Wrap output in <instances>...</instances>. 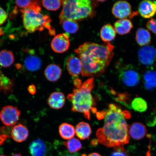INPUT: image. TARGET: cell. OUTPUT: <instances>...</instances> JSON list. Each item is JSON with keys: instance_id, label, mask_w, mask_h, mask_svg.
<instances>
[{"instance_id": "37", "label": "cell", "mask_w": 156, "mask_h": 156, "mask_svg": "<svg viewBox=\"0 0 156 156\" xmlns=\"http://www.w3.org/2000/svg\"><path fill=\"white\" fill-rule=\"evenodd\" d=\"M10 128L7 127H2L0 128V134H6V135L11 136L9 134L10 132Z\"/></svg>"}, {"instance_id": "4", "label": "cell", "mask_w": 156, "mask_h": 156, "mask_svg": "<svg viewBox=\"0 0 156 156\" xmlns=\"http://www.w3.org/2000/svg\"><path fill=\"white\" fill-rule=\"evenodd\" d=\"M63 9L59 19L60 23L66 19L78 21L93 15L94 3L89 0L62 1Z\"/></svg>"}, {"instance_id": "22", "label": "cell", "mask_w": 156, "mask_h": 156, "mask_svg": "<svg viewBox=\"0 0 156 156\" xmlns=\"http://www.w3.org/2000/svg\"><path fill=\"white\" fill-rule=\"evenodd\" d=\"M116 36L115 30L110 24H107L102 27L100 31V36L105 42H110L114 40Z\"/></svg>"}, {"instance_id": "30", "label": "cell", "mask_w": 156, "mask_h": 156, "mask_svg": "<svg viewBox=\"0 0 156 156\" xmlns=\"http://www.w3.org/2000/svg\"><path fill=\"white\" fill-rule=\"evenodd\" d=\"M131 106L136 112H143L147 110V104L145 99L141 97H136L132 101Z\"/></svg>"}, {"instance_id": "14", "label": "cell", "mask_w": 156, "mask_h": 156, "mask_svg": "<svg viewBox=\"0 0 156 156\" xmlns=\"http://www.w3.org/2000/svg\"><path fill=\"white\" fill-rule=\"evenodd\" d=\"M11 136L16 142L20 143L24 142L29 136L28 129L21 124L16 125L11 130Z\"/></svg>"}, {"instance_id": "17", "label": "cell", "mask_w": 156, "mask_h": 156, "mask_svg": "<svg viewBox=\"0 0 156 156\" xmlns=\"http://www.w3.org/2000/svg\"><path fill=\"white\" fill-rule=\"evenodd\" d=\"M44 75L48 81L55 82L61 77L62 70L59 66L56 64H50L44 70Z\"/></svg>"}, {"instance_id": "34", "label": "cell", "mask_w": 156, "mask_h": 156, "mask_svg": "<svg viewBox=\"0 0 156 156\" xmlns=\"http://www.w3.org/2000/svg\"><path fill=\"white\" fill-rule=\"evenodd\" d=\"M146 27L149 30L156 35V19H152L148 21Z\"/></svg>"}, {"instance_id": "11", "label": "cell", "mask_w": 156, "mask_h": 156, "mask_svg": "<svg viewBox=\"0 0 156 156\" xmlns=\"http://www.w3.org/2000/svg\"><path fill=\"white\" fill-rule=\"evenodd\" d=\"M29 151L32 156H48L49 147L43 140L36 139L31 142Z\"/></svg>"}, {"instance_id": "3", "label": "cell", "mask_w": 156, "mask_h": 156, "mask_svg": "<svg viewBox=\"0 0 156 156\" xmlns=\"http://www.w3.org/2000/svg\"><path fill=\"white\" fill-rule=\"evenodd\" d=\"M94 79L90 77L81 87L74 89L73 92L67 96L72 103V110L74 112L82 113L85 118L89 120L91 112H97L95 102L91 92L94 87Z\"/></svg>"}, {"instance_id": "1", "label": "cell", "mask_w": 156, "mask_h": 156, "mask_svg": "<svg viewBox=\"0 0 156 156\" xmlns=\"http://www.w3.org/2000/svg\"><path fill=\"white\" fill-rule=\"evenodd\" d=\"M96 113L98 118L104 119V126L96 132L99 143L114 148L129 143V127L126 119L130 118L131 115L128 111L123 110L116 105L110 104L107 109Z\"/></svg>"}, {"instance_id": "31", "label": "cell", "mask_w": 156, "mask_h": 156, "mask_svg": "<svg viewBox=\"0 0 156 156\" xmlns=\"http://www.w3.org/2000/svg\"><path fill=\"white\" fill-rule=\"evenodd\" d=\"M42 2L43 6L49 11L57 10L62 5V1L59 0H45Z\"/></svg>"}, {"instance_id": "36", "label": "cell", "mask_w": 156, "mask_h": 156, "mask_svg": "<svg viewBox=\"0 0 156 156\" xmlns=\"http://www.w3.org/2000/svg\"><path fill=\"white\" fill-rule=\"evenodd\" d=\"M152 116L148 117L146 122L147 125L150 126H154L156 124V116Z\"/></svg>"}, {"instance_id": "15", "label": "cell", "mask_w": 156, "mask_h": 156, "mask_svg": "<svg viewBox=\"0 0 156 156\" xmlns=\"http://www.w3.org/2000/svg\"><path fill=\"white\" fill-rule=\"evenodd\" d=\"M25 68L30 72H35L40 69L42 66L41 58L33 52L27 55L24 60Z\"/></svg>"}, {"instance_id": "9", "label": "cell", "mask_w": 156, "mask_h": 156, "mask_svg": "<svg viewBox=\"0 0 156 156\" xmlns=\"http://www.w3.org/2000/svg\"><path fill=\"white\" fill-rule=\"evenodd\" d=\"M138 56L142 64L152 65L156 62V48L151 46L143 47L138 51Z\"/></svg>"}, {"instance_id": "24", "label": "cell", "mask_w": 156, "mask_h": 156, "mask_svg": "<svg viewBox=\"0 0 156 156\" xmlns=\"http://www.w3.org/2000/svg\"><path fill=\"white\" fill-rule=\"evenodd\" d=\"M144 86L146 89L151 90L156 88V71L149 70L144 76Z\"/></svg>"}, {"instance_id": "27", "label": "cell", "mask_w": 156, "mask_h": 156, "mask_svg": "<svg viewBox=\"0 0 156 156\" xmlns=\"http://www.w3.org/2000/svg\"><path fill=\"white\" fill-rule=\"evenodd\" d=\"M60 24L62 25L64 30L67 34H75L79 28V25L77 21L72 20H64Z\"/></svg>"}, {"instance_id": "8", "label": "cell", "mask_w": 156, "mask_h": 156, "mask_svg": "<svg viewBox=\"0 0 156 156\" xmlns=\"http://www.w3.org/2000/svg\"><path fill=\"white\" fill-rule=\"evenodd\" d=\"M51 46L52 49L58 53H62L69 49L70 41L67 33H63L56 35L52 39Z\"/></svg>"}, {"instance_id": "39", "label": "cell", "mask_w": 156, "mask_h": 156, "mask_svg": "<svg viewBox=\"0 0 156 156\" xmlns=\"http://www.w3.org/2000/svg\"><path fill=\"white\" fill-rule=\"evenodd\" d=\"M11 138V136L6 134H0V146L3 145L7 138Z\"/></svg>"}, {"instance_id": "41", "label": "cell", "mask_w": 156, "mask_h": 156, "mask_svg": "<svg viewBox=\"0 0 156 156\" xmlns=\"http://www.w3.org/2000/svg\"><path fill=\"white\" fill-rule=\"evenodd\" d=\"M74 85L75 86V87L77 88H79L81 87L82 84L81 82V81L79 79H76L74 81Z\"/></svg>"}, {"instance_id": "42", "label": "cell", "mask_w": 156, "mask_h": 156, "mask_svg": "<svg viewBox=\"0 0 156 156\" xmlns=\"http://www.w3.org/2000/svg\"><path fill=\"white\" fill-rule=\"evenodd\" d=\"M83 156H102L99 154L96 153H91L87 155L85 154H83Z\"/></svg>"}, {"instance_id": "21", "label": "cell", "mask_w": 156, "mask_h": 156, "mask_svg": "<svg viewBox=\"0 0 156 156\" xmlns=\"http://www.w3.org/2000/svg\"><path fill=\"white\" fill-rule=\"evenodd\" d=\"M136 40L140 46H147L151 42V37L149 31L143 28L138 29L136 33Z\"/></svg>"}, {"instance_id": "6", "label": "cell", "mask_w": 156, "mask_h": 156, "mask_svg": "<svg viewBox=\"0 0 156 156\" xmlns=\"http://www.w3.org/2000/svg\"><path fill=\"white\" fill-rule=\"evenodd\" d=\"M119 77L123 84L130 87L137 85L140 79L139 73L130 64L124 66L121 68Z\"/></svg>"}, {"instance_id": "20", "label": "cell", "mask_w": 156, "mask_h": 156, "mask_svg": "<svg viewBox=\"0 0 156 156\" xmlns=\"http://www.w3.org/2000/svg\"><path fill=\"white\" fill-rule=\"evenodd\" d=\"M75 132L76 135L80 139H88L91 133V127L87 122H80L76 126Z\"/></svg>"}, {"instance_id": "5", "label": "cell", "mask_w": 156, "mask_h": 156, "mask_svg": "<svg viewBox=\"0 0 156 156\" xmlns=\"http://www.w3.org/2000/svg\"><path fill=\"white\" fill-rule=\"evenodd\" d=\"M21 11L23 13V24L27 32L32 33L46 28L50 34H55V30L51 25V21L48 15L42 14L40 11L29 9H21Z\"/></svg>"}, {"instance_id": "33", "label": "cell", "mask_w": 156, "mask_h": 156, "mask_svg": "<svg viewBox=\"0 0 156 156\" xmlns=\"http://www.w3.org/2000/svg\"><path fill=\"white\" fill-rule=\"evenodd\" d=\"M114 151L111 154V156H129V154L124 149L123 146L114 147Z\"/></svg>"}, {"instance_id": "28", "label": "cell", "mask_w": 156, "mask_h": 156, "mask_svg": "<svg viewBox=\"0 0 156 156\" xmlns=\"http://www.w3.org/2000/svg\"><path fill=\"white\" fill-rule=\"evenodd\" d=\"M14 85L12 80L10 79L2 73L0 75V92L5 94L11 92Z\"/></svg>"}, {"instance_id": "32", "label": "cell", "mask_w": 156, "mask_h": 156, "mask_svg": "<svg viewBox=\"0 0 156 156\" xmlns=\"http://www.w3.org/2000/svg\"><path fill=\"white\" fill-rule=\"evenodd\" d=\"M116 100L127 107L129 106L131 102L130 95L126 93L118 94Z\"/></svg>"}, {"instance_id": "45", "label": "cell", "mask_w": 156, "mask_h": 156, "mask_svg": "<svg viewBox=\"0 0 156 156\" xmlns=\"http://www.w3.org/2000/svg\"><path fill=\"white\" fill-rule=\"evenodd\" d=\"M2 73V71H1V69H0V74H1Z\"/></svg>"}, {"instance_id": "19", "label": "cell", "mask_w": 156, "mask_h": 156, "mask_svg": "<svg viewBox=\"0 0 156 156\" xmlns=\"http://www.w3.org/2000/svg\"><path fill=\"white\" fill-rule=\"evenodd\" d=\"M133 27V25L129 19H120L114 24V28L117 34L121 35L128 34Z\"/></svg>"}, {"instance_id": "44", "label": "cell", "mask_w": 156, "mask_h": 156, "mask_svg": "<svg viewBox=\"0 0 156 156\" xmlns=\"http://www.w3.org/2000/svg\"><path fill=\"white\" fill-rule=\"evenodd\" d=\"M3 34V31L2 30V29L0 28V35H1Z\"/></svg>"}, {"instance_id": "40", "label": "cell", "mask_w": 156, "mask_h": 156, "mask_svg": "<svg viewBox=\"0 0 156 156\" xmlns=\"http://www.w3.org/2000/svg\"><path fill=\"white\" fill-rule=\"evenodd\" d=\"M28 90L30 94L34 95L36 92V87L34 85H31L28 87Z\"/></svg>"}, {"instance_id": "35", "label": "cell", "mask_w": 156, "mask_h": 156, "mask_svg": "<svg viewBox=\"0 0 156 156\" xmlns=\"http://www.w3.org/2000/svg\"><path fill=\"white\" fill-rule=\"evenodd\" d=\"M7 15L5 12L0 7V25L3 24L7 19Z\"/></svg>"}, {"instance_id": "38", "label": "cell", "mask_w": 156, "mask_h": 156, "mask_svg": "<svg viewBox=\"0 0 156 156\" xmlns=\"http://www.w3.org/2000/svg\"><path fill=\"white\" fill-rule=\"evenodd\" d=\"M57 156H83L82 155L80 154L77 153L71 154L67 151H65L60 152L58 153Z\"/></svg>"}, {"instance_id": "43", "label": "cell", "mask_w": 156, "mask_h": 156, "mask_svg": "<svg viewBox=\"0 0 156 156\" xmlns=\"http://www.w3.org/2000/svg\"><path fill=\"white\" fill-rule=\"evenodd\" d=\"M12 156H22L20 154H13Z\"/></svg>"}, {"instance_id": "29", "label": "cell", "mask_w": 156, "mask_h": 156, "mask_svg": "<svg viewBox=\"0 0 156 156\" xmlns=\"http://www.w3.org/2000/svg\"><path fill=\"white\" fill-rule=\"evenodd\" d=\"M63 144L69 153L74 154L81 149L82 145L79 139L73 138L68 140L67 141L64 142Z\"/></svg>"}, {"instance_id": "10", "label": "cell", "mask_w": 156, "mask_h": 156, "mask_svg": "<svg viewBox=\"0 0 156 156\" xmlns=\"http://www.w3.org/2000/svg\"><path fill=\"white\" fill-rule=\"evenodd\" d=\"M132 7L130 4L126 1L116 2L113 6L112 13L117 18L126 19L132 15Z\"/></svg>"}, {"instance_id": "13", "label": "cell", "mask_w": 156, "mask_h": 156, "mask_svg": "<svg viewBox=\"0 0 156 156\" xmlns=\"http://www.w3.org/2000/svg\"><path fill=\"white\" fill-rule=\"evenodd\" d=\"M138 12L144 18L149 19L153 17L156 13V5L154 1H144L140 4Z\"/></svg>"}, {"instance_id": "18", "label": "cell", "mask_w": 156, "mask_h": 156, "mask_svg": "<svg viewBox=\"0 0 156 156\" xmlns=\"http://www.w3.org/2000/svg\"><path fill=\"white\" fill-rule=\"evenodd\" d=\"M65 102L64 94L60 92L52 93L48 99V103L51 108L58 110L63 107Z\"/></svg>"}, {"instance_id": "47", "label": "cell", "mask_w": 156, "mask_h": 156, "mask_svg": "<svg viewBox=\"0 0 156 156\" xmlns=\"http://www.w3.org/2000/svg\"><path fill=\"white\" fill-rule=\"evenodd\" d=\"M154 2L155 3V5H156V1H154Z\"/></svg>"}, {"instance_id": "2", "label": "cell", "mask_w": 156, "mask_h": 156, "mask_svg": "<svg viewBox=\"0 0 156 156\" xmlns=\"http://www.w3.org/2000/svg\"><path fill=\"white\" fill-rule=\"evenodd\" d=\"M114 46L110 42L102 44L86 42L75 50L82 64L84 77H98L105 73L114 55Z\"/></svg>"}, {"instance_id": "26", "label": "cell", "mask_w": 156, "mask_h": 156, "mask_svg": "<svg viewBox=\"0 0 156 156\" xmlns=\"http://www.w3.org/2000/svg\"><path fill=\"white\" fill-rule=\"evenodd\" d=\"M16 4L18 6L22 9H29L35 10H41V3L39 1H16Z\"/></svg>"}, {"instance_id": "12", "label": "cell", "mask_w": 156, "mask_h": 156, "mask_svg": "<svg viewBox=\"0 0 156 156\" xmlns=\"http://www.w3.org/2000/svg\"><path fill=\"white\" fill-rule=\"evenodd\" d=\"M66 64L67 71L70 75L76 77L81 74L82 64L80 59L77 56H69L66 60Z\"/></svg>"}, {"instance_id": "25", "label": "cell", "mask_w": 156, "mask_h": 156, "mask_svg": "<svg viewBox=\"0 0 156 156\" xmlns=\"http://www.w3.org/2000/svg\"><path fill=\"white\" fill-rule=\"evenodd\" d=\"M14 56L12 52L7 50L0 51V65L4 67H10L14 63Z\"/></svg>"}, {"instance_id": "16", "label": "cell", "mask_w": 156, "mask_h": 156, "mask_svg": "<svg viewBox=\"0 0 156 156\" xmlns=\"http://www.w3.org/2000/svg\"><path fill=\"white\" fill-rule=\"evenodd\" d=\"M147 132L146 126L141 122H134L129 129V135L136 140H140L143 138L146 135Z\"/></svg>"}, {"instance_id": "7", "label": "cell", "mask_w": 156, "mask_h": 156, "mask_svg": "<svg viewBox=\"0 0 156 156\" xmlns=\"http://www.w3.org/2000/svg\"><path fill=\"white\" fill-rule=\"evenodd\" d=\"M21 112L17 107L9 106L4 107L0 112V119L5 125L11 126L16 124Z\"/></svg>"}, {"instance_id": "23", "label": "cell", "mask_w": 156, "mask_h": 156, "mask_svg": "<svg viewBox=\"0 0 156 156\" xmlns=\"http://www.w3.org/2000/svg\"><path fill=\"white\" fill-rule=\"evenodd\" d=\"M59 133L61 137L65 140H70L73 138L76 134L74 126L67 123H63L59 127Z\"/></svg>"}, {"instance_id": "46", "label": "cell", "mask_w": 156, "mask_h": 156, "mask_svg": "<svg viewBox=\"0 0 156 156\" xmlns=\"http://www.w3.org/2000/svg\"><path fill=\"white\" fill-rule=\"evenodd\" d=\"M0 156H5L4 155H0Z\"/></svg>"}]
</instances>
